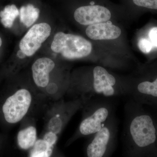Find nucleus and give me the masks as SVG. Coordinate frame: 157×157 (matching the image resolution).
Returning <instances> with one entry per match:
<instances>
[{"label": "nucleus", "mask_w": 157, "mask_h": 157, "mask_svg": "<svg viewBox=\"0 0 157 157\" xmlns=\"http://www.w3.org/2000/svg\"><path fill=\"white\" fill-rule=\"evenodd\" d=\"M124 134L137 148H146L156 142L157 121L143 105L130 98L124 106Z\"/></svg>", "instance_id": "obj_1"}, {"label": "nucleus", "mask_w": 157, "mask_h": 157, "mask_svg": "<svg viewBox=\"0 0 157 157\" xmlns=\"http://www.w3.org/2000/svg\"><path fill=\"white\" fill-rule=\"evenodd\" d=\"M113 98H97L89 100L85 104L84 117L76 134L89 136L100 131L115 114Z\"/></svg>", "instance_id": "obj_2"}, {"label": "nucleus", "mask_w": 157, "mask_h": 157, "mask_svg": "<svg viewBox=\"0 0 157 157\" xmlns=\"http://www.w3.org/2000/svg\"><path fill=\"white\" fill-rule=\"evenodd\" d=\"M51 47L54 52L69 59L87 56L92 49L91 43L83 37L63 32L55 34Z\"/></svg>", "instance_id": "obj_3"}, {"label": "nucleus", "mask_w": 157, "mask_h": 157, "mask_svg": "<svg viewBox=\"0 0 157 157\" xmlns=\"http://www.w3.org/2000/svg\"><path fill=\"white\" fill-rule=\"evenodd\" d=\"M92 76L91 84L88 90L91 94L106 98L131 95V90L120 86L116 76L103 67H95L93 70Z\"/></svg>", "instance_id": "obj_4"}, {"label": "nucleus", "mask_w": 157, "mask_h": 157, "mask_svg": "<svg viewBox=\"0 0 157 157\" xmlns=\"http://www.w3.org/2000/svg\"><path fill=\"white\" fill-rule=\"evenodd\" d=\"M118 122L114 114L100 131L94 134L86 149L88 157H104L115 140Z\"/></svg>", "instance_id": "obj_5"}, {"label": "nucleus", "mask_w": 157, "mask_h": 157, "mask_svg": "<svg viewBox=\"0 0 157 157\" xmlns=\"http://www.w3.org/2000/svg\"><path fill=\"white\" fill-rule=\"evenodd\" d=\"M32 101L31 93L25 89L18 90L7 98L2 107L6 121L16 124L21 120L28 112Z\"/></svg>", "instance_id": "obj_6"}, {"label": "nucleus", "mask_w": 157, "mask_h": 157, "mask_svg": "<svg viewBox=\"0 0 157 157\" xmlns=\"http://www.w3.org/2000/svg\"><path fill=\"white\" fill-rule=\"evenodd\" d=\"M51 32V28L48 23H41L35 25L21 40L20 49L26 56H32L48 39Z\"/></svg>", "instance_id": "obj_7"}, {"label": "nucleus", "mask_w": 157, "mask_h": 157, "mask_svg": "<svg viewBox=\"0 0 157 157\" xmlns=\"http://www.w3.org/2000/svg\"><path fill=\"white\" fill-rule=\"evenodd\" d=\"M111 17L109 9L98 5L82 6L76 9L74 14L75 20L85 25L105 22L109 21Z\"/></svg>", "instance_id": "obj_8"}, {"label": "nucleus", "mask_w": 157, "mask_h": 157, "mask_svg": "<svg viewBox=\"0 0 157 157\" xmlns=\"http://www.w3.org/2000/svg\"><path fill=\"white\" fill-rule=\"evenodd\" d=\"M131 95L136 102L153 107L157 106V76L153 81L146 80L140 82L132 90Z\"/></svg>", "instance_id": "obj_9"}, {"label": "nucleus", "mask_w": 157, "mask_h": 157, "mask_svg": "<svg viewBox=\"0 0 157 157\" xmlns=\"http://www.w3.org/2000/svg\"><path fill=\"white\" fill-rule=\"evenodd\" d=\"M55 67L50 59L43 57L37 59L32 66L33 78L37 86L44 88L48 85L50 73Z\"/></svg>", "instance_id": "obj_10"}, {"label": "nucleus", "mask_w": 157, "mask_h": 157, "mask_svg": "<svg viewBox=\"0 0 157 157\" xmlns=\"http://www.w3.org/2000/svg\"><path fill=\"white\" fill-rule=\"evenodd\" d=\"M86 33L93 40H112L121 36V30L117 26L104 22L89 26Z\"/></svg>", "instance_id": "obj_11"}, {"label": "nucleus", "mask_w": 157, "mask_h": 157, "mask_svg": "<svg viewBox=\"0 0 157 157\" xmlns=\"http://www.w3.org/2000/svg\"><path fill=\"white\" fill-rule=\"evenodd\" d=\"M36 138V129L33 126H29L21 130L17 134L18 145L23 149H28L33 146Z\"/></svg>", "instance_id": "obj_12"}, {"label": "nucleus", "mask_w": 157, "mask_h": 157, "mask_svg": "<svg viewBox=\"0 0 157 157\" xmlns=\"http://www.w3.org/2000/svg\"><path fill=\"white\" fill-rule=\"evenodd\" d=\"M40 11L33 5L22 6L20 10V19L27 27H30L39 17Z\"/></svg>", "instance_id": "obj_13"}, {"label": "nucleus", "mask_w": 157, "mask_h": 157, "mask_svg": "<svg viewBox=\"0 0 157 157\" xmlns=\"http://www.w3.org/2000/svg\"><path fill=\"white\" fill-rule=\"evenodd\" d=\"M19 14V11L15 5L6 6L3 11H0L1 22L5 27L11 28Z\"/></svg>", "instance_id": "obj_14"}, {"label": "nucleus", "mask_w": 157, "mask_h": 157, "mask_svg": "<svg viewBox=\"0 0 157 157\" xmlns=\"http://www.w3.org/2000/svg\"><path fill=\"white\" fill-rule=\"evenodd\" d=\"M33 148L31 153H46L51 156L53 151V147L49 146L48 143L43 139H39L36 141Z\"/></svg>", "instance_id": "obj_15"}, {"label": "nucleus", "mask_w": 157, "mask_h": 157, "mask_svg": "<svg viewBox=\"0 0 157 157\" xmlns=\"http://www.w3.org/2000/svg\"><path fill=\"white\" fill-rule=\"evenodd\" d=\"M63 125V121L59 116L53 117L48 122V132H53L57 135L61 131Z\"/></svg>", "instance_id": "obj_16"}, {"label": "nucleus", "mask_w": 157, "mask_h": 157, "mask_svg": "<svg viewBox=\"0 0 157 157\" xmlns=\"http://www.w3.org/2000/svg\"><path fill=\"white\" fill-rule=\"evenodd\" d=\"M135 5L148 9H157V0H133Z\"/></svg>", "instance_id": "obj_17"}, {"label": "nucleus", "mask_w": 157, "mask_h": 157, "mask_svg": "<svg viewBox=\"0 0 157 157\" xmlns=\"http://www.w3.org/2000/svg\"><path fill=\"white\" fill-rule=\"evenodd\" d=\"M138 45L139 49L144 53H148L150 52L152 48L151 42L145 38L140 39L138 42Z\"/></svg>", "instance_id": "obj_18"}, {"label": "nucleus", "mask_w": 157, "mask_h": 157, "mask_svg": "<svg viewBox=\"0 0 157 157\" xmlns=\"http://www.w3.org/2000/svg\"><path fill=\"white\" fill-rule=\"evenodd\" d=\"M57 139L56 134L52 132H48L45 133L43 139L48 143L49 146L54 147V145L56 143Z\"/></svg>", "instance_id": "obj_19"}, {"label": "nucleus", "mask_w": 157, "mask_h": 157, "mask_svg": "<svg viewBox=\"0 0 157 157\" xmlns=\"http://www.w3.org/2000/svg\"><path fill=\"white\" fill-rule=\"evenodd\" d=\"M149 37L152 45L157 47V27L151 29L149 32Z\"/></svg>", "instance_id": "obj_20"}, {"label": "nucleus", "mask_w": 157, "mask_h": 157, "mask_svg": "<svg viewBox=\"0 0 157 157\" xmlns=\"http://www.w3.org/2000/svg\"><path fill=\"white\" fill-rule=\"evenodd\" d=\"M48 154L46 153H31L30 156V157H50Z\"/></svg>", "instance_id": "obj_21"}, {"label": "nucleus", "mask_w": 157, "mask_h": 157, "mask_svg": "<svg viewBox=\"0 0 157 157\" xmlns=\"http://www.w3.org/2000/svg\"><path fill=\"white\" fill-rule=\"evenodd\" d=\"M17 56L20 59H23L26 56L25 55V54L21 50L18 51L17 53Z\"/></svg>", "instance_id": "obj_22"}, {"label": "nucleus", "mask_w": 157, "mask_h": 157, "mask_svg": "<svg viewBox=\"0 0 157 157\" xmlns=\"http://www.w3.org/2000/svg\"><path fill=\"white\" fill-rule=\"evenodd\" d=\"M2 45V39H1V37H0V47H1V45Z\"/></svg>", "instance_id": "obj_23"}, {"label": "nucleus", "mask_w": 157, "mask_h": 157, "mask_svg": "<svg viewBox=\"0 0 157 157\" xmlns=\"http://www.w3.org/2000/svg\"></svg>", "instance_id": "obj_24"}, {"label": "nucleus", "mask_w": 157, "mask_h": 157, "mask_svg": "<svg viewBox=\"0 0 157 157\" xmlns=\"http://www.w3.org/2000/svg\"><path fill=\"white\" fill-rule=\"evenodd\" d=\"M156 141H157V140H156Z\"/></svg>", "instance_id": "obj_25"}]
</instances>
